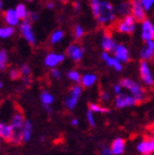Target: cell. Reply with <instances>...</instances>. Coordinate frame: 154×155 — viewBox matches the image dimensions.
Instances as JSON below:
<instances>
[{
	"instance_id": "6da1fadb",
	"label": "cell",
	"mask_w": 154,
	"mask_h": 155,
	"mask_svg": "<svg viewBox=\"0 0 154 155\" xmlns=\"http://www.w3.org/2000/svg\"><path fill=\"white\" fill-rule=\"evenodd\" d=\"M93 15L97 23L104 26L113 24L116 18V7L109 0H89Z\"/></svg>"
},
{
	"instance_id": "7a4b0ae2",
	"label": "cell",
	"mask_w": 154,
	"mask_h": 155,
	"mask_svg": "<svg viewBox=\"0 0 154 155\" xmlns=\"http://www.w3.org/2000/svg\"><path fill=\"white\" fill-rule=\"evenodd\" d=\"M120 83L124 90H126L132 96H134L137 102H143L148 98L147 90L137 81L129 78H124L121 80Z\"/></svg>"
},
{
	"instance_id": "3957f363",
	"label": "cell",
	"mask_w": 154,
	"mask_h": 155,
	"mask_svg": "<svg viewBox=\"0 0 154 155\" xmlns=\"http://www.w3.org/2000/svg\"><path fill=\"white\" fill-rule=\"evenodd\" d=\"M25 117L24 114L22 112L16 111L13 113L12 117H11V122H10V125L12 126L13 128V136L12 139L10 142L14 145H18L23 142V135H22V130H23V126L25 123Z\"/></svg>"
},
{
	"instance_id": "277c9868",
	"label": "cell",
	"mask_w": 154,
	"mask_h": 155,
	"mask_svg": "<svg viewBox=\"0 0 154 155\" xmlns=\"http://www.w3.org/2000/svg\"><path fill=\"white\" fill-rule=\"evenodd\" d=\"M137 23L138 22L132 14H128L126 16L121 17L120 21L116 24V30L119 34L132 35L137 28Z\"/></svg>"
},
{
	"instance_id": "5b68a950",
	"label": "cell",
	"mask_w": 154,
	"mask_h": 155,
	"mask_svg": "<svg viewBox=\"0 0 154 155\" xmlns=\"http://www.w3.org/2000/svg\"><path fill=\"white\" fill-rule=\"evenodd\" d=\"M139 77L143 85L147 87L154 86V70L149 61H141L139 64Z\"/></svg>"
},
{
	"instance_id": "8992f818",
	"label": "cell",
	"mask_w": 154,
	"mask_h": 155,
	"mask_svg": "<svg viewBox=\"0 0 154 155\" xmlns=\"http://www.w3.org/2000/svg\"><path fill=\"white\" fill-rule=\"evenodd\" d=\"M82 94V85H73L69 92V95L65 99V107L68 110H73L79 101Z\"/></svg>"
},
{
	"instance_id": "52a82bcc",
	"label": "cell",
	"mask_w": 154,
	"mask_h": 155,
	"mask_svg": "<svg viewBox=\"0 0 154 155\" xmlns=\"http://www.w3.org/2000/svg\"><path fill=\"white\" fill-rule=\"evenodd\" d=\"M114 104L118 109H125V108H129V107L135 106L138 104L137 100L134 98V96L129 94V93H120V94L116 95V99H114Z\"/></svg>"
},
{
	"instance_id": "ba28073f",
	"label": "cell",
	"mask_w": 154,
	"mask_h": 155,
	"mask_svg": "<svg viewBox=\"0 0 154 155\" xmlns=\"http://www.w3.org/2000/svg\"><path fill=\"white\" fill-rule=\"evenodd\" d=\"M137 152L141 155H152L154 153V136H148L136 145Z\"/></svg>"
},
{
	"instance_id": "9c48e42d",
	"label": "cell",
	"mask_w": 154,
	"mask_h": 155,
	"mask_svg": "<svg viewBox=\"0 0 154 155\" xmlns=\"http://www.w3.org/2000/svg\"><path fill=\"white\" fill-rule=\"evenodd\" d=\"M19 31L22 34L23 38L28 42L29 44H36V36L32 30V22L28 19H24L21 24H19Z\"/></svg>"
},
{
	"instance_id": "30bf717a",
	"label": "cell",
	"mask_w": 154,
	"mask_h": 155,
	"mask_svg": "<svg viewBox=\"0 0 154 155\" xmlns=\"http://www.w3.org/2000/svg\"><path fill=\"white\" fill-rule=\"evenodd\" d=\"M140 37L143 42L154 40V24L152 21L146 18L140 22Z\"/></svg>"
},
{
	"instance_id": "8fae6325",
	"label": "cell",
	"mask_w": 154,
	"mask_h": 155,
	"mask_svg": "<svg viewBox=\"0 0 154 155\" xmlns=\"http://www.w3.org/2000/svg\"><path fill=\"white\" fill-rule=\"evenodd\" d=\"M130 14L134 16V18L137 22H142L143 19L147 18V11L142 5L140 0H132V10Z\"/></svg>"
},
{
	"instance_id": "7c38bea8",
	"label": "cell",
	"mask_w": 154,
	"mask_h": 155,
	"mask_svg": "<svg viewBox=\"0 0 154 155\" xmlns=\"http://www.w3.org/2000/svg\"><path fill=\"white\" fill-rule=\"evenodd\" d=\"M66 54L73 61H80L83 57V54H84V48L80 46L78 43H72L67 48Z\"/></svg>"
},
{
	"instance_id": "4fadbf2b",
	"label": "cell",
	"mask_w": 154,
	"mask_h": 155,
	"mask_svg": "<svg viewBox=\"0 0 154 155\" xmlns=\"http://www.w3.org/2000/svg\"><path fill=\"white\" fill-rule=\"evenodd\" d=\"M141 61H150L154 58V40H149L145 42V45L140 50Z\"/></svg>"
},
{
	"instance_id": "5bb4252c",
	"label": "cell",
	"mask_w": 154,
	"mask_h": 155,
	"mask_svg": "<svg viewBox=\"0 0 154 155\" xmlns=\"http://www.w3.org/2000/svg\"><path fill=\"white\" fill-rule=\"evenodd\" d=\"M101 59L107 64V66L113 68L116 71H118V72L122 71L123 65H122V63L119 61L118 58L116 57V56H111L108 52H104V53L101 54Z\"/></svg>"
},
{
	"instance_id": "9a60e30c",
	"label": "cell",
	"mask_w": 154,
	"mask_h": 155,
	"mask_svg": "<svg viewBox=\"0 0 154 155\" xmlns=\"http://www.w3.org/2000/svg\"><path fill=\"white\" fill-rule=\"evenodd\" d=\"M65 61V55L64 54L57 53H49L44 58V65L49 68H55L60 63Z\"/></svg>"
},
{
	"instance_id": "2e32d148",
	"label": "cell",
	"mask_w": 154,
	"mask_h": 155,
	"mask_svg": "<svg viewBox=\"0 0 154 155\" xmlns=\"http://www.w3.org/2000/svg\"><path fill=\"white\" fill-rule=\"evenodd\" d=\"M116 41L113 39V37L109 34H105L101 38V48L105 52H108V53H113L114 50H116Z\"/></svg>"
},
{
	"instance_id": "e0dca14e",
	"label": "cell",
	"mask_w": 154,
	"mask_h": 155,
	"mask_svg": "<svg viewBox=\"0 0 154 155\" xmlns=\"http://www.w3.org/2000/svg\"><path fill=\"white\" fill-rule=\"evenodd\" d=\"M113 54L122 64L127 63V61L130 59L129 50H128L124 44H118L116 48V50H114Z\"/></svg>"
},
{
	"instance_id": "ac0fdd59",
	"label": "cell",
	"mask_w": 154,
	"mask_h": 155,
	"mask_svg": "<svg viewBox=\"0 0 154 155\" xmlns=\"http://www.w3.org/2000/svg\"><path fill=\"white\" fill-rule=\"evenodd\" d=\"M3 18H5V24L11 27L17 26L19 24V21H21L15 12V9H8L3 14Z\"/></svg>"
},
{
	"instance_id": "d6986e66",
	"label": "cell",
	"mask_w": 154,
	"mask_h": 155,
	"mask_svg": "<svg viewBox=\"0 0 154 155\" xmlns=\"http://www.w3.org/2000/svg\"><path fill=\"white\" fill-rule=\"evenodd\" d=\"M130 10H132V1H129V0L121 1L116 7V15L120 17L126 16V15L130 14Z\"/></svg>"
},
{
	"instance_id": "ffe728a7",
	"label": "cell",
	"mask_w": 154,
	"mask_h": 155,
	"mask_svg": "<svg viewBox=\"0 0 154 155\" xmlns=\"http://www.w3.org/2000/svg\"><path fill=\"white\" fill-rule=\"evenodd\" d=\"M13 136V128L10 124L0 122V137L3 141L10 142Z\"/></svg>"
},
{
	"instance_id": "44dd1931",
	"label": "cell",
	"mask_w": 154,
	"mask_h": 155,
	"mask_svg": "<svg viewBox=\"0 0 154 155\" xmlns=\"http://www.w3.org/2000/svg\"><path fill=\"white\" fill-rule=\"evenodd\" d=\"M125 140L123 138H116L111 143V152L112 155H121L125 151Z\"/></svg>"
},
{
	"instance_id": "7402d4cb",
	"label": "cell",
	"mask_w": 154,
	"mask_h": 155,
	"mask_svg": "<svg viewBox=\"0 0 154 155\" xmlns=\"http://www.w3.org/2000/svg\"><path fill=\"white\" fill-rule=\"evenodd\" d=\"M97 80V77L95 74H92V73H86V74L82 75L81 77V85L82 87H91L92 85H94L95 82Z\"/></svg>"
},
{
	"instance_id": "603a6c76",
	"label": "cell",
	"mask_w": 154,
	"mask_h": 155,
	"mask_svg": "<svg viewBox=\"0 0 154 155\" xmlns=\"http://www.w3.org/2000/svg\"><path fill=\"white\" fill-rule=\"evenodd\" d=\"M32 123L26 120L23 126V130H22V135H23V142H28L32 138Z\"/></svg>"
},
{
	"instance_id": "cb8c5ba5",
	"label": "cell",
	"mask_w": 154,
	"mask_h": 155,
	"mask_svg": "<svg viewBox=\"0 0 154 155\" xmlns=\"http://www.w3.org/2000/svg\"><path fill=\"white\" fill-rule=\"evenodd\" d=\"M40 100L43 107L52 106V104L54 102V96L51 93H49L48 91H43L40 95Z\"/></svg>"
},
{
	"instance_id": "d4e9b609",
	"label": "cell",
	"mask_w": 154,
	"mask_h": 155,
	"mask_svg": "<svg viewBox=\"0 0 154 155\" xmlns=\"http://www.w3.org/2000/svg\"><path fill=\"white\" fill-rule=\"evenodd\" d=\"M14 27L11 26H0V39H8L14 35Z\"/></svg>"
},
{
	"instance_id": "484cf974",
	"label": "cell",
	"mask_w": 154,
	"mask_h": 155,
	"mask_svg": "<svg viewBox=\"0 0 154 155\" xmlns=\"http://www.w3.org/2000/svg\"><path fill=\"white\" fill-rule=\"evenodd\" d=\"M15 12H16L19 19H23V21H24V19H26L27 16H28L29 11H27L26 5H23V3H19V5H17L16 8H15Z\"/></svg>"
},
{
	"instance_id": "4316f807",
	"label": "cell",
	"mask_w": 154,
	"mask_h": 155,
	"mask_svg": "<svg viewBox=\"0 0 154 155\" xmlns=\"http://www.w3.org/2000/svg\"><path fill=\"white\" fill-rule=\"evenodd\" d=\"M89 109L92 110L94 113H105L106 114V113H109V112H110V109H108V108H106V107H102L98 104H93V102H91V104H89Z\"/></svg>"
},
{
	"instance_id": "83f0119b",
	"label": "cell",
	"mask_w": 154,
	"mask_h": 155,
	"mask_svg": "<svg viewBox=\"0 0 154 155\" xmlns=\"http://www.w3.org/2000/svg\"><path fill=\"white\" fill-rule=\"evenodd\" d=\"M64 37H65V32H64L63 30L58 29V30H55L53 34L51 35L50 41L52 44H56V43H58V42L62 41V40L64 39Z\"/></svg>"
},
{
	"instance_id": "f1b7e54d",
	"label": "cell",
	"mask_w": 154,
	"mask_h": 155,
	"mask_svg": "<svg viewBox=\"0 0 154 155\" xmlns=\"http://www.w3.org/2000/svg\"><path fill=\"white\" fill-rule=\"evenodd\" d=\"M8 55L5 50H0V70H5L7 68Z\"/></svg>"
},
{
	"instance_id": "f546056e",
	"label": "cell",
	"mask_w": 154,
	"mask_h": 155,
	"mask_svg": "<svg viewBox=\"0 0 154 155\" xmlns=\"http://www.w3.org/2000/svg\"><path fill=\"white\" fill-rule=\"evenodd\" d=\"M67 75H68V78H69V80H71L72 82H75L77 84L81 82V74L79 73V71L70 70Z\"/></svg>"
},
{
	"instance_id": "4dcf8cb0",
	"label": "cell",
	"mask_w": 154,
	"mask_h": 155,
	"mask_svg": "<svg viewBox=\"0 0 154 155\" xmlns=\"http://www.w3.org/2000/svg\"><path fill=\"white\" fill-rule=\"evenodd\" d=\"M83 35H84V28L80 25H75L73 28V37L75 39H80L83 37Z\"/></svg>"
},
{
	"instance_id": "1f68e13d",
	"label": "cell",
	"mask_w": 154,
	"mask_h": 155,
	"mask_svg": "<svg viewBox=\"0 0 154 155\" xmlns=\"http://www.w3.org/2000/svg\"><path fill=\"white\" fill-rule=\"evenodd\" d=\"M86 120H87V123H89L92 127H95V126H96V121H95L94 112L89 109L87 110V112H86Z\"/></svg>"
},
{
	"instance_id": "d6a6232c",
	"label": "cell",
	"mask_w": 154,
	"mask_h": 155,
	"mask_svg": "<svg viewBox=\"0 0 154 155\" xmlns=\"http://www.w3.org/2000/svg\"><path fill=\"white\" fill-rule=\"evenodd\" d=\"M19 72L23 77H29L32 74V69L28 65H22L19 67Z\"/></svg>"
},
{
	"instance_id": "836d02e7",
	"label": "cell",
	"mask_w": 154,
	"mask_h": 155,
	"mask_svg": "<svg viewBox=\"0 0 154 155\" xmlns=\"http://www.w3.org/2000/svg\"><path fill=\"white\" fill-rule=\"evenodd\" d=\"M140 1H141L142 5H143L147 12H149L154 5V0H140Z\"/></svg>"
},
{
	"instance_id": "e575fe53",
	"label": "cell",
	"mask_w": 154,
	"mask_h": 155,
	"mask_svg": "<svg viewBox=\"0 0 154 155\" xmlns=\"http://www.w3.org/2000/svg\"><path fill=\"white\" fill-rule=\"evenodd\" d=\"M110 94H109L108 92H106V91H104V92L100 93V100L102 102H108L109 100H110Z\"/></svg>"
},
{
	"instance_id": "d590c367",
	"label": "cell",
	"mask_w": 154,
	"mask_h": 155,
	"mask_svg": "<svg viewBox=\"0 0 154 155\" xmlns=\"http://www.w3.org/2000/svg\"><path fill=\"white\" fill-rule=\"evenodd\" d=\"M38 17H39V15L37 14L36 12H32V11H29L28 16H27L26 19H28V21H30V22H36V21H38Z\"/></svg>"
},
{
	"instance_id": "8d00e7d4",
	"label": "cell",
	"mask_w": 154,
	"mask_h": 155,
	"mask_svg": "<svg viewBox=\"0 0 154 155\" xmlns=\"http://www.w3.org/2000/svg\"><path fill=\"white\" fill-rule=\"evenodd\" d=\"M122 90H123V87H122V85H121V83H116V84H113V86H112V91H113V93L116 95L122 93Z\"/></svg>"
},
{
	"instance_id": "74e56055",
	"label": "cell",
	"mask_w": 154,
	"mask_h": 155,
	"mask_svg": "<svg viewBox=\"0 0 154 155\" xmlns=\"http://www.w3.org/2000/svg\"><path fill=\"white\" fill-rule=\"evenodd\" d=\"M19 74H21V72H19V70H17V69H12V70L10 71V78H11L12 80L18 79Z\"/></svg>"
},
{
	"instance_id": "f35d334b",
	"label": "cell",
	"mask_w": 154,
	"mask_h": 155,
	"mask_svg": "<svg viewBox=\"0 0 154 155\" xmlns=\"http://www.w3.org/2000/svg\"><path fill=\"white\" fill-rule=\"evenodd\" d=\"M51 74H52V77H53L54 79H59L60 75H62V73H60L59 70H57V69H55V68H52V70H51Z\"/></svg>"
},
{
	"instance_id": "ab89813d",
	"label": "cell",
	"mask_w": 154,
	"mask_h": 155,
	"mask_svg": "<svg viewBox=\"0 0 154 155\" xmlns=\"http://www.w3.org/2000/svg\"><path fill=\"white\" fill-rule=\"evenodd\" d=\"M44 108V110H45V112L48 114H51L52 113V111H53V110H52V107L51 106H46V107H43Z\"/></svg>"
},
{
	"instance_id": "60d3db41",
	"label": "cell",
	"mask_w": 154,
	"mask_h": 155,
	"mask_svg": "<svg viewBox=\"0 0 154 155\" xmlns=\"http://www.w3.org/2000/svg\"><path fill=\"white\" fill-rule=\"evenodd\" d=\"M70 124L72 126H78V124H79V120L77 119V117H75V119L71 120V122H70Z\"/></svg>"
},
{
	"instance_id": "b9f144b4",
	"label": "cell",
	"mask_w": 154,
	"mask_h": 155,
	"mask_svg": "<svg viewBox=\"0 0 154 155\" xmlns=\"http://www.w3.org/2000/svg\"><path fill=\"white\" fill-rule=\"evenodd\" d=\"M46 8H48V9H54V7H55V5H54V3L53 2H51V1H49L48 3H46V5H45Z\"/></svg>"
},
{
	"instance_id": "7bdbcfd3",
	"label": "cell",
	"mask_w": 154,
	"mask_h": 155,
	"mask_svg": "<svg viewBox=\"0 0 154 155\" xmlns=\"http://www.w3.org/2000/svg\"><path fill=\"white\" fill-rule=\"evenodd\" d=\"M75 10H80V3L79 2L75 3Z\"/></svg>"
},
{
	"instance_id": "ee69618b",
	"label": "cell",
	"mask_w": 154,
	"mask_h": 155,
	"mask_svg": "<svg viewBox=\"0 0 154 155\" xmlns=\"http://www.w3.org/2000/svg\"><path fill=\"white\" fill-rule=\"evenodd\" d=\"M2 87H3V83L0 81V88H2Z\"/></svg>"
},
{
	"instance_id": "f6af8a7d",
	"label": "cell",
	"mask_w": 154,
	"mask_h": 155,
	"mask_svg": "<svg viewBox=\"0 0 154 155\" xmlns=\"http://www.w3.org/2000/svg\"><path fill=\"white\" fill-rule=\"evenodd\" d=\"M152 61H153V63H152V67H153V70H154V58L152 59Z\"/></svg>"
},
{
	"instance_id": "bcb514c9",
	"label": "cell",
	"mask_w": 154,
	"mask_h": 155,
	"mask_svg": "<svg viewBox=\"0 0 154 155\" xmlns=\"http://www.w3.org/2000/svg\"><path fill=\"white\" fill-rule=\"evenodd\" d=\"M1 141H2V139H1V137H0V149H1Z\"/></svg>"
},
{
	"instance_id": "7dc6e473",
	"label": "cell",
	"mask_w": 154,
	"mask_h": 155,
	"mask_svg": "<svg viewBox=\"0 0 154 155\" xmlns=\"http://www.w3.org/2000/svg\"><path fill=\"white\" fill-rule=\"evenodd\" d=\"M63 1H64V2H66V1H68V0H63Z\"/></svg>"
},
{
	"instance_id": "c3c4849f",
	"label": "cell",
	"mask_w": 154,
	"mask_h": 155,
	"mask_svg": "<svg viewBox=\"0 0 154 155\" xmlns=\"http://www.w3.org/2000/svg\"><path fill=\"white\" fill-rule=\"evenodd\" d=\"M27 1H34V0H27Z\"/></svg>"
},
{
	"instance_id": "681fc988",
	"label": "cell",
	"mask_w": 154,
	"mask_h": 155,
	"mask_svg": "<svg viewBox=\"0 0 154 155\" xmlns=\"http://www.w3.org/2000/svg\"><path fill=\"white\" fill-rule=\"evenodd\" d=\"M99 155H105V154H101V153H100V154H99Z\"/></svg>"
},
{
	"instance_id": "f907efd6",
	"label": "cell",
	"mask_w": 154,
	"mask_h": 155,
	"mask_svg": "<svg viewBox=\"0 0 154 155\" xmlns=\"http://www.w3.org/2000/svg\"><path fill=\"white\" fill-rule=\"evenodd\" d=\"M153 129H154V127H153Z\"/></svg>"
},
{
	"instance_id": "816d5d0a",
	"label": "cell",
	"mask_w": 154,
	"mask_h": 155,
	"mask_svg": "<svg viewBox=\"0 0 154 155\" xmlns=\"http://www.w3.org/2000/svg\"><path fill=\"white\" fill-rule=\"evenodd\" d=\"M0 1H1V0H0Z\"/></svg>"
}]
</instances>
